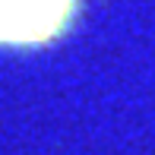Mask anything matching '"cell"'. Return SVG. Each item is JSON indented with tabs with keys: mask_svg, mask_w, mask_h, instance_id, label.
Masks as SVG:
<instances>
[{
	"mask_svg": "<svg viewBox=\"0 0 155 155\" xmlns=\"http://www.w3.org/2000/svg\"><path fill=\"white\" fill-rule=\"evenodd\" d=\"M79 16V0H0V48H45L63 38Z\"/></svg>",
	"mask_w": 155,
	"mask_h": 155,
	"instance_id": "6da1fadb",
	"label": "cell"
}]
</instances>
